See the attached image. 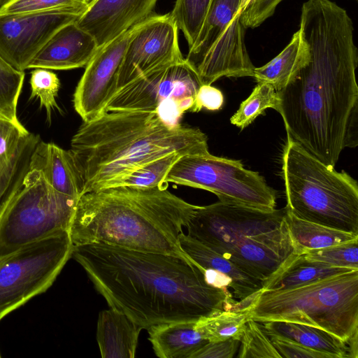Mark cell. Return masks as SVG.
I'll return each mask as SVG.
<instances>
[{"instance_id": "cell-1", "label": "cell", "mask_w": 358, "mask_h": 358, "mask_svg": "<svg viewBox=\"0 0 358 358\" xmlns=\"http://www.w3.org/2000/svg\"><path fill=\"white\" fill-rule=\"evenodd\" d=\"M300 66L276 91L287 135L328 166L358 144L357 48L347 11L330 0L302 5Z\"/></svg>"}, {"instance_id": "cell-2", "label": "cell", "mask_w": 358, "mask_h": 358, "mask_svg": "<svg viewBox=\"0 0 358 358\" xmlns=\"http://www.w3.org/2000/svg\"><path fill=\"white\" fill-rule=\"evenodd\" d=\"M71 257L108 306L143 329L196 322L237 306L231 291L210 285L205 270L187 257L103 243L73 245Z\"/></svg>"}, {"instance_id": "cell-3", "label": "cell", "mask_w": 358, "mask_h": 358, "mask_svg": "<svg viewBox=\"0 0 358 358\" xmlns=\"http://www.w3.org/2000/svg\"><path fill=\"white\" fill-rule=\"evenodd\" d=\"M83 182L82 195L117 187L145 164L171 153H209L196 127L165 122L156 111L107 110L83 122L69 150Z\"/></svg>"}, {"instance_id": "cell-4", "label": "cell", "mask_w": 358, "mask_h": 358, "mask_svg": "<svg viewBox=\"0 0 358 358\" xmlns=\"http://www.w3.org/2000/svg\"><path fill=\"white\" fill-rule=\"evenodd\" d=\"M198 207L166 187H108L80 196L69 234L73 245L103 243L187 257L179 236Z\"/></svg>"}, {"instance_id": "cell-5", "label": "cell", "mask_w": 358, "mask_h": 358, "mask_svg": "<svg viewBox=\"0 0 358 358\" xmlns=\"http://www.w3.org/2000/svg\"><path fill=\"white\" fill-rule=\"evenodd\" d=\"M286 208L262 210L218 202L199 206L186 226L189 236L264 283L296 254Z\"/></svg>"}, {"instance_id": "cell-6", "label": "cell", "mask_w": 358, "mask_h": 358, "mask_svg": "<svg viewBox=\"0 0 358 358\" xmlns=\"http://www.w3.org/2000/svg\"><path fill=\"white\" fill-rule=\"evenodd\" d=\"M286 210L299 219L358 235V184L287 136L282 156Z\"/></svg>"}, {"instance_id": "cell-7", "label": "cell", "mask_w": 358, "mask_h": 358, "mask_svg": "<svg viewBox=\"0 0 358 358\" xmlns=\"http://www.w3.org/2000/svg\"><path fill=\"white\" fill-rule=\"evenodd\" d=\"M258 322L287 321L325 330L347 343L358 330V271L293 289L259 292L247 307Z\"/></svg>"}, {"instance_id": "cell-8", "label": "cell", "mask_w": 358, "mask_h": 358, "mask_svg": "<svg viewBox=\"0 0 358 358\" xmlns=\"http://www.w3.org/2000/svg\"><path fill=\"white\" fill-rule=\"evenodd\" d=\"M78 199L54 189L29 164L0 219V258L55 234L69 231Z\"/></svg>"}, {"instance_id": "cell-9", "label": "cell", "mask_w": 358, "mask_h": 358, "mask_svg": "<svg viewBox=\"0 0 358 358\" xmlns=\"http://www.w3.org/2000/svg\"><path fill=\"white\" fill-rule=\"evenodd\" d=\"M241 0H211L201 29L185 58L201 84L222 77L253 76L245 43L246 27L239 14Z\"/></svg>"}, {"instance_id": "cell-10", "label": "cell", "mask_w": 358, "mask_h": 358, "mask_svg": "<svg viewBox=\"0 0 358 358\" xmlns=\"http://www.w3.org/2000/svg\"><path fill=\"white\" fill-rule=\"evenodd\" d=\"M202 189L219 201L262 210H273L277 194L258 172L246 169L241 161L207 154L184 155L173 164L164 183Z\"/></svg>"}, {"instance_id": "cell-11", "label": "cell", "mask_w": 358, "mask_h": 358, "mask_svg": "<svg viewBox=\"0 0 358 358\" xmlns=\"http://www.w3.org/2000/svg\"><path fill=\"white\" fill-rule=\"evenodd\" d=\"M73 247L64 231L0 258V321L52 285Z\"/></svg>"}, {"instance_id": "cell-12", "label": "cell", "mask_w": 358, "mask_h": 358, "mask_svg": "<svg viewBox=\"0 0 358 358\" xmlns=\"http://www.w3.org/2000/svg\"><path fill=\"white\" fill-rule=\"evenodd\" d=\"M193 68L185 60L155 70L119 90L107 110L156 111L167 124H178L191 111L201 85Z\"/></svg>"}, {"instance_id": "cell-13", "label": "cell", "mask_w": 358, "mask_h": 358, "mask_svg": "<svg viewBox=\"0 0 358 358\" xmlns=\"http://www.w3.org/2000/svg\"><path fill=\"white\" fill-rule=\"evenodd\" d=\"M178 30L170 13H153L138 24L122 60L117 92L155 70L183 62Z\"/></svg>"}, {"instance_id": "cell-14", "label": "cell", "mask_w": 358, "mask_h": 358, "mask_svg": "<svg viewBox=\"0 0 358 358\" xmlns=\"http://www.w3.org/2000/svg\"><path fill=\"white\" fill-rule=\"evenodd\" d=\"M85 10L0 15V57L14 69L24 71L48 41L60 28L76 22Z\"/></svg>"}, {"instance_id": "cell-15", "label": "cell", "mask_w": 358, "mask_h": 358, "mask_svg": "<svg viewBox=\"0 0 358 358\" xmlns=\"http://www.w3.org/2000/svg\"><path fill=\"white\" fill-rule=\"evenodd\" d=\"M138 24L98 48L85 66L73 94V106L83 122L103 113L117 92V77L127 46Z\"/></svg>"}, {"instance_id": "cell-16", "label": "cell", "mask_w": 358, "mask_h": 358, "mask_svg": "<svg viewBox=\"0 0 358 358\" xmlns=\"http://www.w3.org/2000/svg\"><path fill=\"white\" fill-rule=\"evenodd\" d=\"M158 0H93L76 21L98 48L145 20Z\"/></svg>"}, {"instance_id": "cell-17", "label": "cell", "mask_w": 358, "mask_h": 358, "mask_svg": "<svg viewBox=\"0 0 358 358\" xmlns=\"http://www.w3.org/2000/svg\"><path fill=\"white\" fill-rule=\"evenodd\" d=\"M94 38L76 22L60 28L32 59L28 69L69 70L85 67L98 50Z\"/></svg>"}, {"instance_id": "cell-18", "label": "cell", "mask_w": 358, "mask_h": 358, "mask_svg": "<svg viewBox=\"0 0 358 358\" xmlns=\"http://www.w3.org/2000/svg\"><path fill=\"white\" fill-rule=\"evenodd\" d=\"M30 164L42 172L56 191L76 199L82 195L83 182L69 150L39 141L31 155Z\"/></svg>"}, {"instance_id": "cell-19", "label": "cell", "mask_w": 358, "mask_h": 358, "mask_svg": "<svg viewBox=\"0 0 358 358\" xmlns=\"http://www.w3.org/2000/svg\"><path fill=\"white\" fill-rule=\"evenodd\" d=\"M180 246L190 259L204 270H213L229 277L233 283L235 299L250 298L262 291L263 283L248 275L231 262L183 232L179 236Z\"/></svg>"}, {"instance_id": "cell-20", "label": "cell", "mask_w": 358, "mask_h": 358, "mask_svg": "<svg viewBox=\"0 0 358 358\" xmlns=\"http://www.w3.org/2000/svg\"><path fill=\"white\" fill-rule=\"evenodd\" d=\"M142 327L112 308L98 317L96 340L103 358H134Z\"/></svg>"}, {"instance_id": "cell-21", "label": "cell", "mask_w": 358, "mask_h": 358, "mask_svg": "<svg viewBox=\"0 0 358 358\" xmlns=\"http://www.w3.org/2000/svg\"><path fill=\"white\" fill-rule=\"evenodd\" d=\"M193 322H170L148 329L149 341L160 358H192L208 341L196 329Z\"/></svg>"}, {"instance_id": "cell-22", "label": "cell", "mask_w": 358, "mask_h": 358, "mask_svg": "<svg viewBox=\"0 0 358 358\" xmlns=\"http://www.w3.org/2000/svg\"><path fill=\"white\" fill-rule=\"evenodd\" d=\"M262 328L268 336H274L329 354L333 358H347V343L331 333L313 326L287 321H266Z\"/></svg>"}, {"instance_id": "cell-23", "label": "cell", "mask_w": 358, "mask_h": 358, "mask_svg": "<svg viewBox=\"0 0 358 358\" xmlns=\"http://www.w3.org/2000/svg\"><path fill=\"white\" fill-rule=\"evenodd\" d=\"M311 261L298 255L263 283L262 292L281 291L303 286L335 275L351 271Z\"/></svg>"}, {"instance_id": "cell-24", "label": "cell", "mask_w": 358, "mask_h": 358, "mask_svg": "<svg viewBox=\"0 0 358 358\" xmlns=\"http://www.w3.org/2000/svg\"><path fill=\"white\" fill-rule=\"evenodd\" d=\"M34 135L0 114V196L10 186L26 148Z\"/></svg>"}, {"instance_id": "cell-25", "label": "cell", "mask_w": 358, "mask_h": 358, "mask_svg": "<svg viewBox=\"0 0 358 358\" xmlns=\"http://www.w3.org/2000/svg\"><path fill=\"white\" fill-rule=\"evenodd\" d=\"M286 220L296 255L358 238L357 234L299 219L287 211Z\"/></svg>"}, {"instance_id": "cell-26", "label": "cell", "mask_w": 358, "mask_h": 358, "mask_svg": "<svg viewBox=\"0 0 358 358\" xmlns=\"http://www.w3.org/2000/svg\"><path fill=\"white\" fill-rule=\"evenodd\" d=\"M306 51V45L298 30L280 54L265 65L255 68L252 77L257 83L270 84L278 91L287 85L294 72L300 66Z\"/></svg>"}, {"instance_id": "cell-27", "label": "cell", "mask_w": 358, "mask_h": 358, "mask_svg": "<svg viewBox=\"0 0 358 358\" xmlns=\"http://www.w3.org/2000/svg\"><path fill=\"white\" fill-rule=\"evenodd\" d=\"M249 319L248 310H221L202 317L195 323V328L209 342H217L234 338L240 341Z\"/></svg>"}, {"instance_id": "cell-28", "label": "cell", "mask_w": 358, "mask_h": 358, "mask_svg": "<svg viewBox=\"0 0 358 358\" xmlns=\"http://www.w3.org/2000/svg\"><path fill=\"white\" fill-rule=\"evenodd\" d=\"M278 104L277 92L268 83H258L250 95L243 101L232 115L230 122L241 129L249 126L268 108L276 110Z\"/></svg>"}, {"instance_id": "cell-29", "label": "cell", "mask_w": 358, "mask_h": 358, "mask_svg": "<svg viewBox=\"0 0 358 358\" xmlns=\"http://www.w3.org/2000/svg\"><path fill=\"white\" fill-rule=\"evenodd\" d=\"M211 0H176L170 13L189 45L192 46L201 29Z\"/></svg>"}, {"instance_id": "cell-30", "label": "cell", "mask_w": 358, "mask_h": 358, "mask_svg": "<svg viewBox=\"0 0 358 358\" xmlns=\"http://www.w3.org/2000/svg\"><path fill=\"white\" fill-rule=\"evenodd\" d=\"M24 79V71L14 69L0 57V114L17 124H20L17 106Z\"/></svg>"}, {"instance_id": "cell-31", "label": "cell", "mask_w": 358, "mask_h": 358, "mask_svg": "<svg viewBox=\"0 0 358 358\" xmlns=\"http://www.w3.org/2000/svg\"><path fill=\"white\" fill-rule=\"evenodd\" d=\"M238 358H281L258 322L248 319L240 339Z\"/></svg>"}, {"instance_id": "cell-32", "label": "cell", "mask_w": 358, "mask_h": 358, "mask_svg": "<svg viewBox=\"0 0 358 358\" xmlns=\"http://www.w3.org/2000/svg\"><path fill=\"white\" fill-rule=\"evenodd\" d=\"M171 153L155 159L132 173L120 186L139 188L167 187L164 179L173 164L181 157Z\"/></svg>"}, {"instance_id": "cell-33", "label": "cell", "mask_w": 358, "mask_h": 358, "mask_svg": "<svg viewBox=\"0 0 358 358\" xmlns=\"http://www.w3.org/2000/svg\"><path fill=\"white\" fill-rule=\"evenodd\" d=\"M302 255L311 261L358 271V238L320 249L306 250Z\"/></svg>"}, {"instance_id": "cell-34", "label": "cell", "mask_w": 358, "mask_h": 358, "mask_svg": "<svg viewBox=\"0 0 358 358\" xmlns=\"http://www.w3.org/2000/svg\"><path fill=\"white\" fill-rule=\"evenodd\" d=\"M30 85V99H39L40 106L45 108L47 119L50 122L52 110L56 108L60 110L56 101L60 87L59 79L50 69L36 68L31 72Z\"/></svg>"}, {"instance_id": "cell-35", "label": "cell", "mask_w": 358, "mask_h": 358, "mask_svg": "<svg viewBox=\"0 0 358 358\" xmlns=\"http://www.w3.org/2000/svg\"><path fill=\"white\" fill-rule=\"evenodd\" d=\"M85 0H6L0 15L44 12L64 8L86 9Z\"/></svg>"}, {"instance_id": "cell-36", "label": "cell", "mask_w": 358, "mask_h": 358, "mask_svg": "<svg viewBox=\"0 0 358 358\" xmlns=\"http://www.w3.org/2000/svg\"><path fill=\"white\" fill-rule=\"evenodd\" d=\"M282 0H252L241 15L244 26L256 28L273 15Z\"/></svg>"}, {"instance_id": "cell-37", "label": "cell", "mask_w": 358, "mask_h": 358, "mask_svg": "<svg viewBox=\"0 0 358 358\" xmlns=\"http://www.w3.org/2000/svg\"><path fill=\"white\" fill-rule=\"evenodd\" d=\"M281 358H333L329 354L312 350L299 343L278 336H269Z\"/></svg>"}, {"instance_id": "cell-38", "label": "cell", "mask_w": 358, "mask_h": 358, "mask_svg": "<svg viewBox=\"0 0 358 358\" xmlns=\"http://www.w3.org/2000/svg\"><path fill=\"white\" fill-rule=\"evenodd\" d=\"M36 143L37 141L35 139L29 142L10 186L3 194L0 196V219L22 182L23 178L29 168L31 155Z\"/></svg>"}, {"instance_id": "cell-39", "label": "cell", "mask_w": 358, "mask_h": 358, "mask_svg": "<svg viewBox=\"0 0 358 358\" xmlns=\"http://www.w3.org/2000/svg\"><path fill=\"white\" fill-rule=\"evenodd\" d=\"M240 345L234 338L217 342H208L192 358H233Z\"/></svg>"}, {"instance_id": "cell-40", "label": "cell", "mask_w": 358, "mask_h": 358, "mask_svg": "<svg viewBox=\"0 0 358 358\" xmlns=\"http://www.w3.org/2000/svg\"><path fill=\"white\" fill-rule=\"evenodd\" d=\"M223 104L222 92L211 85L203 84L196 92L191 112H199L203 108L212 111L218 110L222 108Z\"/></svg>"}, {"instance_id": "cell-41", "label": "cell", "mask_w": 358, "mask_h": 358, "mask_svg": "<svg viewBox=\"0 0 358 358\" xmlns=\"http://www.w3.org/2000/svg\"><path fill=\"white\" fill-rule=\"evenodd\" d=\"M358 330L355 331L347 341L348 346V357L357 358L358 357V345H357Z\"/></svg>"}, {"instance_id": "cell-42", "label": "cell", "mask_w": 358, "mask_h": 358, "mask_svg": "<svg viewBox=\"0 0 358 358\" xmlns=\"http://www.w3.org/2000/svg\"><path fill=\"white\" fill-rule=\"evenodd\" d=\"M251 1L252 0H241L239 10L240 15H241V13L244 11V10L246 8V7L250 3Z\"/></svg>"}, {"instance_id": "cell-43", "label": "cell", "mask_w": 358, "mask_h": 358, "mask_svg": "<svg viewBox=\"0 0 358 358\" xmlns=\"http://www.w3.org/2000/svg\"><path fill=\"white\" fill-rule=\"evenodd\" d=\"M6 0H0V7L5 3Z\"/></svg>"}, {"instance_id": "cell-44", "label": "cell", "mask_w": 358, "mask_h": 358, "mask_svg": "<svg viewBox=\"0 0 358 358\" xmlns=\"http://www.w3.org/2000/svg\"><path fill=\"white\" fill-rule=\"evenodd\" d=\"M87 4H89L90 2H92L93 0H85Z\"/></svg>"}, {"instance_id": "cell-45", "label": "cell", "mask_w": 358, "mask_h": 358, "mask_svg": "<svg viewBox=\"0 0 358 358\" xmlns=\"http://www.w3.org/2000/svg\"><path fill=\"white\" fill-rule=\"evenodd\" d=\"M0 357H1V355H0Z\"/></svg>"}]
</instances>
